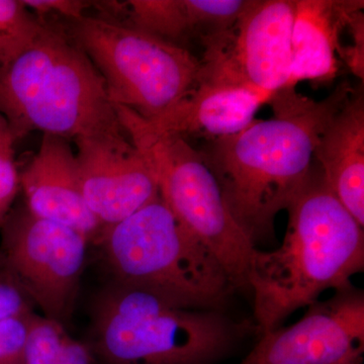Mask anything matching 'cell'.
<instances>
[{"label": "cell", "mask_w": 364, "mask_h": 364, "mask_svg": "<svg viewBox=\"0 0 364 364\" xmlns=\"http://www.w3.org/2000/svg\"><path fill=\"white\" fill-rule=\"evenodd\" d=\"M36 313L23 314L0 322V364H25L28 335Z\"/></svg>", "instance_id": "d6986e66"}, {"label": "cell", "mask_w": 364, "mask_h": 364, "mask_svg": "<svg viewBox=\"0 0 364 364\" xmlns=\"http://www.w3.org/2000/svg\"><path fill=\"white\" fill-rule=\"evenodd\" d=\"M1 252L44 317L66 326L79 291L86 247L83 235L33 215L28 208L11 210L2 225Z\"/></svg>", "instance_id": "ba28073f"}, {"label": "cell", "mask_w": 364, "mask_h": 364, "mask_svg": "<svg viewBox=\"0 0 364 364\" xmlns=\"http://www.w3.org/2000/svg\"><path fill=\"white\" fill-rule=\"evenodd\" d=\"M33 301L16 275L7 267L0 269V322L33 312Z\"/></svg>", "instance_id": "44dd1931"}, {"label": "cell", "mask_w": 364, "mask_h": 364, "mask_svg": "<svg viewBox=\"0 0 364 364\" xmlns=\"http://www.w3.org/2000/svg\"><path fill=\"white\" fill-rule=\"evenodd\" d=\"M248 330L223 311L179 308L109 282L93 299L88 347L102 364H213Z\"/></svg>", "instance_id": "277c9868"}, {"label": "cell", "mask_w": 364, "mask_h": 364, "mask_svg": "<svg viewBox=\"0 0 364 364\" xmlns=\"http://www.w3.org/2000/svg\"><path fill=\"white\" fill-rule=\"evenodd\" d=\"M95 6L100 16L131 26L151 36L179 45L188 38L202 39L207 33L200 0H130L102 1Z\"/></svg>", "instance_id": "2e32d148"}, {"label": "cell", "mask_w": 364, "mask_h": 364, "mask_svg": "<svg viewBox=\"0 0 364 364\" xmlns=\"http://www.w3.org/2000/svg\"><path fill=\"white\" fill-rule=\"evenodd\" d=\"M45 23L21 0H0V67L13 63L36 44Z\"/></svg>", "instance_id": "ac0fdd59"}, {"label": "cell", "mask_w": 364, "mask_h": 364, "mask_svg": "<svg viewBox=\"0 0 364 364\" xmlns=\"http://www.w3.org/2000/svg\"><path fill=\"white\" fill-rule=\"evenodd\" d=\"M337 364H363V354L352 356V358L345 359V360Z\"/></svg>", "instance_id": "d4e9b609"}, {"label": "cell", "mask_w": 364, "mask_h": 364, "mask_svg": "<svg viewBox=\"0 0 364 364\" xmlns=\"http://www.w3.org/2000/svg\"><path fill=\"white\" fill-rule=\"evenodd\" d=\"M14 142L0 146V228L11 214V205L21 189L20 171L14 158Z\"/></svg>", "instance_id": "ffe728a7"}, {"label": "cell", "mask_w": 364, "mask_h": 364, "mask_svg": "<svg viewBox=\"0 0 364 364\" xmlns=\"http://www.w3.org/2000/svg\"><path fill=\"white\" fill-rule=\"evenodd\" d=\"M74 141L86 205L104 228L124 221L160 198L156 179L126 133Z\"/></svg>", "instance_id": "8fae6325"}, {"label": "cell", "mask_w": 364, "mask_h": 364, "mask_svg": "<svg viewBox=\"0 0 364 364\" xmlns=\"http://www.w3.org/2000/svg\"><path fill=\"white\" fill-rule=\"evenodd\" d=\"M272 97L243 86L200 81L195 90L168 112L146 121L166 133L184 139L200 136L210 142L247 128L255 121L260 107Z\"/></svg>", "instance_id": "4fadbf2b"}, {"label": "cell", "mask_w": 364, "mask_h": 364, "mask_svg": "<svg viewBox=\"0 0 364 364\" xmlns=\"http://www.w3.org/2000/svg\"><path fill=\"white\" fill-rule=\"evenodd\" d=\"M352 91L342 83L329 97L316 100L284 88L268 102L270 119H255L200 151L230 213L254 244L272 236L277 214L305 186L318 138Z\"/></svg>", "instance_id": "6da1fadb"}, {"label": "cell", "mask_w": 364, "mask_h": 364, "mask_svg": "<svg viewBox=\"0 0 364 364\" xmlns=\"http://www.w3.org/2000/svg\"><path fill=\"white\" fill-rule=\"evenodd\" d=\"M363 0H294L289 86L330 81L339 71L341 38Z\"/></svg>", "instance_id": "5bb4252c"}, {"label": "cell", "mask_w": 364, "mask_h": 364, "mask_svg": "<svg viewBox=\"0 0 364 364\" xmlns=\"http://www.w3.org/2000/svg\"><path fill=\"white\" fill-rule=\"evenodd\" d=\"M66 35L100 72L114 105L147 121L178 104L198 83L200 62L182 46L100 18L69 21Z\"/></svg>", "instance_id": "52a82bcc"}, {"label": "cell", "mask_w": 364, "mask_h": 364, "mask_svg": "<svg viewBox=\"0 0 364 364\" xmlns=\"http://www.w3.org/2000/svg\"><path fill=\"white\" fill-rule=\"evenodd\" d=\"M9 141H13V142H14L6 119L0 114V146L4 145V144H6V142H9Z\"/></svg>", "instance_id": "cb8c5ba5"}, {"label": "cell", "mask_w": 364, "mask_h": 364, "mask_svg": "<svg viewBox=\"0 0 364 364\" xmlns=\"http://www.w3.org/2000/svg\"><path fill=\"white\" fill-rule=\"evenodd\" d=\"M92 356L88 345L70 336L65 326L36 314L25 364H92Z\"/></svg>", "instance_id": "e0dca14e"}, {"label": "cell", "mask_w": 364, "mask_h": 364, "mask_svg": "<svg viewBox=\"0 0 364 364\" xmlns=\"http://www.w3.org/2000/svg\"><path fill=\"white\" fill-rule=\"evenodd\" d=\"M124 133L156 179L160 198L182 226L221 264L235 289H248L255 244L230 213L202 153L186 139L158 130L114 105Z\"/></svg>", "instance_id": "8992f818"}, {"label": "cell", "mask_w": 364, "mask_h": 364, "mask_svg": "<svg viewBox=\"0 0 364 364\" xmlns=\"http://www.w3.org/2000/svg\"><path fill=\"white\" fill-rule=\"evenodd\" d=\"M112 282L170 305L223 311L235 293L213 254L186 229L161 198L105 228L100 240Z\"/></svg>", "instance_id": "5b68a950"}, {"label": "cell", "mask_w": 364, "mask_h": 364, "mask_svg": "<svg viewBox=\"0 0 364 364\" xmlns=\"http://www.w3.org/2000/svg\"><path fill=\"white\" fill-rule=\"evenodd\" d=\"M284 241L272 251L256 249L249 273L254 318L260 334L279 327L327 289L349 286L364 267L363 227L328 188L311 173L287 208Z\"/></svg>", "instance_id": "7a4b0ae2"}, {"label": "cell", "mask_w": 364, "mask_h": 364, "mask_svg": "<svg viewBox=\"0 0 364 364\" xmlns=\"http://www.w3.org/2000/svg\"><path fill=\"white\" fill-rule=\"evenodd\" d=\"M0 114L14 142L33 131L69 139L124 134L100 72L63 31L0 67Z\"/></svg>", "instance_id": "3957f363"}, {"label": "cell", "mask_w": 364, "mask_h": 364, "mask_svg": "<svg viewBox=\"0 0 364 364\" xmlns=\"http://www.w3.org/2000/svg\"><path fill=\"white\" fill-rule=\"evenodd\" d=\"M351 42L340 46L339 60L350 69L356 77H364V14L359 11L352 16L347 26Z\"/></svg>", "instance_id": "7402d4cb"}, {"label": "cell", "mask_w": 364, "mask_h": 364, "mask_svg": "<svg viewBox=\"0 0 364 364\" xmlns=\"http://www.w3.org/2000/svg\"><path fill=\"white\" fill-rule=\"evenodd\" d=\"M4 267H6V257H4V253H2L1 250H0V269Z\"/></svg>", "instance_id": "484cf974"}, {"label": "cell", "mask_w": 364, "mask_h": 364, "mask_svg": "<svg viewBox=\"0 0 364 364\" xmlns=\"http://www.w3.org/2000/svg\"><path fill=\"white\" fill-rule=\"evenodd\" d=\"M334 196L364 226V97L352 91L318 138L315 155Z\"/></svg>", "instance_id": "9a60e30c"}, {"label": "cell", "mask_w": 364, "mask_h": 364, "mask_svg": "<svg viewBox=\"0 0 364 364\" xmlns=\"http://www.w3.org/2000/svg\"><path fill=\"white\" fill-rule=\"evenodd\" d=\"M294 0H252L226 32L200 41L198 82L243 86L273 95L289 86Z\"/></svg>", "instance_id": "9c48e42d"}, {"label": "cell", "mask_w": 364, "mask_h": 364, "mask_svg": "<svg viewBox=\"0 0 364 364\" xmlns=\"http://www.w3.org/2000/svg\"><path fill=\"white\" fill-rule=\"evenodd\" d=\"M363 351V291L350 284L309 306L294 324L261 334L238 364H337Z\"/></svg>", "instance_id": "30bf717a"}, {"label": "cell", "mask_w": 364, "mask_h": 364, "mask_svg": "<svg viewBox=\"0 0 364 364\" xmlns=\"http://www.w3.org/2000/svg\"><path fill=\"white\" fill-rule=\"evenodd\" d=\"M20 181L33 215L70 228L88 242L100 240L105 228L86 205L69 140L44 134L37 154L20 172Z\"/></svg>", "instance_id": "7c38bea8"}, {"label": "cell", "mask_w": 364, "mask_h": 364, "mask_svg": "<svg viewBox=\"0 0 364 364\" xmlns=\"http://www.w3.org/2000/svg\"><path fill=\"white\" fill-rule=\"evenodd\" d=\"M23 6L40 21L49 16H58L67 21H77L85 18V11L92 6V2L82 0H21Z\"/></svg>", "instance_id": "603a6c76"}]
</instances>
